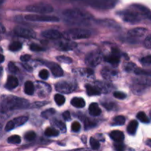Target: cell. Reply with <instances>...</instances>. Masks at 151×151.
I'll list each match as a JSON object with an SVG mask.
<instances>
[{
	"label": "cell",
	"instance_id": "1",
	"mask_svg": "<svg viewBox=\"0 0 151 151\" xmlns=\"http://www.w3.org/2000/svg\"><path fill=\"white\" fill-rule=\"evenodd\" d=\"M119 17L125 22L138 23L143 19H150V10L145 5L140 4H133L128 8L118 13Z\"/></svg>",
	"mask_w": 151,
	"mask_h": 151
},
{
	"label": "cell",
	"instance_id": "2",
	"mask_svg": "<svg viewBox=\"0 0 151 151\" xmlns=\"http://www.w3.org/2000/svg\"><path fill=\"white\" fill-rule=\"evenodd\" d=\"M29 107L28 100L15 96H2L1 99V111L4 113L8 111L27 109Z\"/></svg>",
	"mask_w": 151,
	"mask_h": 151
},
{
	"label": "cell",
	"instance_id": "3",
	"mask_svg": "<svg viewBox=\"0 0 151 151\" xmlns=\"http://www.w3.org/2000/svg\"><path fill=\"white\" fill-rule=\"evenodd\" d=\"M63 16L66 22L72 24H82L91 19L88 12L80 9H67L63 12Z\"/></svg>",
	"mask_w": 151,
	"mask_h": 151
},
{
	"label": "cell",
	"instance_id": "4",
	"mask_svg": "<svg viewBox=\"0 0 151 151\" xmlns=\"http://www.w3.org/2000/svg\"><path fill=\"white\" fill-rule=\"evenodd\" d=\"M151 86V79L147 77H139L134 78L131 88L134 94H141L144 92L147 87Z\"/></svg>",
	"mask_w": 151,
	"mask_h": 151
},
{
	"label": "cell",
	"instance_id": "5",
	"mask_svg": "<svg viewBox=\"0 0 151 151\" xmlns=\"http://www.w3.org/2000/svg\"><path fill=\"white\" fill-rule=\"evenodd\" d=\"M85 4L98 10H109L114 8L118 0H82Z\"/></svg>",
	"mask_w": 151,
	"mask_h": 151
},
{
	"label": "cell",
	"instance_id": "6",
	"mask_svg": "<svg viewBox=\"0 0 151 151\" xmlns=\"http://www.w3.org/2000/svg\"><path fill=\"white\" fill-rule=\"evenodd\" d=\"M91 33L89 30L83 28H74L66 31L63 34V36L68 39H83L88 38L91 36Z\"/></svg>",
	"mask_w": 151,
	"mask_h": 151
},
{
	"label": "cell",
	"instance_id": "7",
	"mask_svg": "<svg viewBox=\"0 0 151 151\" xmlns=\"http://www.w3.org/2000/svg\"><path fill=\"white\" fill-rule=\"evenodd\" d=\"M27 10L32 13H41V14H46V13H52L54 8L52 6L47 3H36V4L28 5L27 7Z\"/></svg>",
	"mask_w": 151,
	"mask_h": 151
},
{
	"label": "cell",
	"instance_id": "8",
	"mask_svg": "<svg viewBox=\"0 0 151 151\" xmlns=\"http://www.w3.org/2000/svg\"><path fill=\"white\" fill-rule=\"evenodd\" d=\"M103 60V55L100 51H92L85 58V63L90 67L98 66Z\"/></svg>",
	"mask_w": 151,
	"mask_h": 151
},
{
	"label": "cell",
	"instance_id": "9",
	"mask_svg": "<svg viewBox=\"0 0 151 151\" xmlns=\"http://www.w3.org/2000/svg\"><path fill=\"white\" fill-rule=\"evenodd\" d=\"M54 46L56 49L61 51H70V50H75L78 44L76 42L72 41L71 39H58L54 43Z\"/></svg>",
	"mask_w": 151,
	"mask_h": 151
},
{
	"label": "cell",
	"instance_id": "10",
	"mask_svg": "<svg viewBox=\"0 0 151 151\" xmlns=\"http://www.w3.org/2000/svg\"><path fill=\"white\" fill-rule=\"evenodd\" d=\"M24 19L29 22H58L59 18L54 16H46V15H26Z\"/></svg>",
	"mask_w": 151,
	"mask_h": 151
},
{
	"label": "cell",
	"instance_id": "11",
	"mask_svg": "<svg viewBox=\"0 0 151 151\" xmlns=\"http://www.w3.org/2000/svg\"><path fill=\"white\" fill-rule=\"evenodd\" d=\"M76 84L70 81H60L55 84V89L58 92L63 94H69L74 91L76 88Z\"/></svg>",
	"mask_w": 151,
	"mask_h": 151
},
{
	"label": "cell",
	"instance_id": "12",
	"mask_svg": "<svg viewBox=\"0 0 151 151\" xmlns=\"http://www.w3.org/2000/svg\"><path fill=\"white\" fill-rule=\"evenodd\" d=\"M14 32L18 36L24 38H29H29H34L36 36V34L32 29L24 27L18 26L15 27Z\"/></svg>",
	"mask_w": 151,
	"mask_h": 151
},
{
	"label": "cell",
	"instance_id": "13",
	"mask_svg": "<svg viewBox=\"0 0 151 151\" xmlns=\"http://www.w3.org/2000/svg\"><path fill=\"white\" fill-rule=\"evenodd\" d=\"M108 63H111L113 66H117L120 61V52L117 48H112L111 53L104 58Z\"/></svg>",
	"mask_w": 151,
	"mask_h": 151
},
{
	"label": "cell",
	"instance_id": "14",
	"mask_svg": "<svg viewBox=\"0 0 151 151\" xmlns=\"http://www.w3.org/2000/svg\"><path fill=\"white\" fill-rule=\"evenodd\" d=\"M119 75V72L111 67H104L101 70V75L105 80L112 81L116 79Z\"/></svg>",
	"mask_w": 151,
	"mask_h": 151
},
{
	"label": "cell",
	"instance_id": "15",
	"mask_svg": "<svg viewBox=\"0 0 151 151\" xmlns=\"http://www.w3.org/2000/svg\"><path fill=\"white\" fill-rule=\"evenodd\" d=\"M41 35L44 38H47V39H53L58 40L61 38L63 36V34L59 32L57 29H47V30L41 32Z\"/></svg>",
	"mask_w": 151,
	"mask_h": 151
},
{
	"label": "cell",
	"instance_id": "16",
	"mask_svg": "<svg viewBox=\"0 0 151 151\" xmlns=\"http://www.w3.org/2000/svg\"><path fill=\"white\" fill-rule=\"evenodd\" d=\"M147 32V29L144 27H137L128 31V35L131 38H142Z\"/></svg>",
	"mask_w": 151,
	"mask_h": 151
},
{
	"label": "cell",
	"instance_id": "17",
	"mask_svg": "<svg viewBox=\"0 0 151 151\" xmlns=\"http://www.w3.org/2000/svg\"><path fill=\"white\" fill-rule=\"evenodd\" d=\"M47 66H48V67L50 68V70H51L52 73L56 78H59V77H62L63 75V71L61 69L59 65L56 64L54 63H50L49 62V63H47Z\"/></svg>",
	"mask_w": 151,
	"mask_h": 151
},
{
	"label": "cell",
	"instance_id": "18",
	"mask_svg": "<svg viewBox=\"0 0 151 151\" xmlns=\"http://www.w3.org/2000/svg\"><path fill=\"white\" fill-rule=\"evenodd\" d=\"M96 86L101 90L103 93H109L114 89L113 86L108 82H102V81H97L96 82Z\"/></svg>",
	"mask_w": 151,
	"mask_h": 151
},
{
	"label": "cell",
	"instance_id": "19",
	"mask_svg": "<svg viewBox=\"0 0 151 151\" xmlns=\"http://www.w3.org/2000/svg\"><path fill=\"white\" fill-rule=\"evenodd\" d=\"M19 86V81L18 78L15 76L10 75L7 78V83L5 84V88L8 90H12L16 88Z\"/></svg>",
	"mask_w": 151,
	"mask_h": 151
},
{
	"label": "cell",
	"instance_id": "20",
	"mask_svg": "<svg viewBox=\"0 0 151 151\" xmlns=\"http://www.w3.org/2000/svg\"><path fill=\"white\" fill-rule=\"evenodd\" d=\"M97 22L100 24L106 27L115 28V29H119L120 28V26L116 22H115L114 20H111V19H102V20H99Z\"/></svg>",
	"mask_w": 151,
	"mask_h": 151
},
{
	"label": "cell",
	"instance_id": "21",
	"mask_svg": "<svg viewBox=\"0 0 151 151\" xmlns=\"http://www.w3.org/2000/svg\"><path fill=\"white\" fill-rule=\"evenodd\" d=\"M86 89L87 94L88 96H97L100 95L102 93L101 90L95 86H93L90 85V84H86L85 86Z\"/></svg>",
	"mask_w": 151,
	"mask_h": 151
},
{
	"label": "cell",
	"instance_id": "22",
	"mask_svg": "<svg viewBox=\"0 0 151 151\" xmlns=\"http://www.w3.org/2000/svg\"><path fill=\"white\" fill-rule=\"evenodd\" d=\"M110 137L111 139H113L114 142H122L125 139V136L124 134L120 131H113L110 133Z\"/></svg>",
	"mask_w": 151,
	"mask_h": 151
},
{
	"label": "cell",
	"instance_id": "23",
	"mask_svg": "<svg viewBox=\"0 0 151 151\" xmlns=\"http://www.w3.org/2000/svg\"><path fill=\"white\" fill-rule=\"evenodd\" d=\"M88 111H89L90 115L93 116H98L102 112L98 105L95 103H93L90 105L88 108Z\"/></svg>",
	"mask_w": 151,
	"mask_h": 151
},
{
	"label": "cell",
	"instance_id": "24",
	"mask_svg": "<svg viewBox=\"0 0 151 151\" xmlns=\"http://www.w3.org/2000/svg\"><path fill=\"white\" fill-rule=\"evenodd\" d=\"M71 104L75 108L82 109V108H83L86 106V102L81 97H74L71 100Z\"/></svg>",
	"mask_w": 151,
	"mask_h": 151
},
{
	"label": "cell",
	"instance_id": "25",
	"mask_svg": "<svg viewBox=\"0 0 151 151\" xmlns=\"http://www.w3.org/2000/svg\"><path fill=\"white\" fill-rule=\"evenodd\" d=\"M139 123L137 120H132L128 124V128H127V131L130 135H134L137 132V128H138Z\"/></svg>",
	"mask_w": 151,
	"mask_h": 151
},
{
	"label": "cell",
	"instance_id": "26",
	"mask_svg": "<svg viewBox=\"0 0 151 151\" xmlns=\"http://www.w3.org/2000/svg\"><path fill=\"white\" fill-rule=\"evenodd\" d=\"M35 91V86L31 81H27L24 83V92L27 95H32Z\"/></svg>",
	"mask_w": 151,
	"mask_h": 151
},
{
	"label": "cell",
	"instance_id": "27",
	"mask_svg": "<svg viewBox=\"0 0 151 151\" xmlns=\"http://www.w3.org/2000/svg\"><path fill=\"white\" fill-rule=\"evenodd\" d=\"M52 123L54 125L55 127L58 128L62 133H65L66 131V125H65L63 122H61V121L58 120V119H54L52 120Z\"/></svg>",
	"mask_w": 151,
	"mask_h": 151
},
{
	"label": "cell",
	"instance_id": "28",
	"mask_svg": "<svg viewBox=\"0 0 151 151\" xmlns=\"http://www.w3.org/2000/svg\"><path fill=\"white\" fill-rule=\"evenodd\" d=\"M97 125V121L94 119H90V118H86L84 120V126H85V129L88 130L90 128H92Z\"/></svg>",
	"mask_w": 151,
	"mask_h": 151
},
{
	"label": "cell",
	"instance_id": "29",
	"mask_svg": "<svg viewBox=\"0 0 151 151\" xmlns=\"http://www.w3.org/2000/svg\"><path fill=\"white\" fill-rule=\"evenodd\" d=\"M29 118L27 116H21L19 117H16L13 119L15 124H16V126H21V125H24V124L26 123L28 121Z\"/></svg>",
	"mask_w": 151,
	"mask_h": 151
},
{
	"label": "cell",
	"instance_id": "30",
	"mask_svg": "<svg viewBox=\"0 0 151 151\" xmlns=\"http://www.w3.org/2000/svg\"><path fill=\"white\" fill-rule=\"evenodd\" d=\"M123 69L127 72H135L137 69V65L132 62H128V63H125L123 66Z\"/></svg>",
	"mask_w": 151,
	"mask_h": 151
},
{
	"label": "cell",
	"instance_id": "31",
	"mask_svg": "<svg viewBox=\"0 0 151 151\" xmlns=\"http://www.w3.org/2000/svg\"><path fill=\"white\" fill-rule=\"evenodd\" d=\"M45 135L47 137H57L59 135V131H58L55 128H47L45 130V132H44Z\"/></svg>",
	"mask_w": 151,
	"mask_h": 151
},
{
	"label": "cell",
	"instance_id": "32",
	"mask_svg": "<svg viewBox=\"0 0 151 151\" xmlns=\"http://www.w3.org/2000/svg\"><path fill=\"white\" fill-rule=\"evenodd\" d=\"M125 123V117L124 116H116L113 119V125H123Z\"/></svg>",
	"mask_w": 151,
	"mask_h": 151
},
{
	"label": "cell",
	"instance_id": "33",
	"mask_svg": "<svg viewBox=\"0 0 151 151\" xmlns=\"http://www.w3.org/2000/svg\"><path fill=\"white\" fill-rule=\"evenodd\" d=\"M55 114V110L54 109H50L41 112V116L44 119H48V118L53 116V114Z\"/></svg>",
	"mask_w": 151,
	"mask_h": 151
},
{
	"label": "cell",
	"instance_id": "34",
	"mask_svg": "<svg viewBox=\"0 0 151 151\" xmlns=\"http://www.w3.org/2000/svg\"><path fill=\"white\" fill-rule=\"evenodd\" d=\"M137 117L139 120L141 121L143 123H149L150 122V119H148V117L145 114V113L143 111L139 112L137 115Z\"/></svg>",
	"mask_w": 151,
	"mask_h": 151
},
{
	"label": "cell",
	"instance_id": "35",
	"mask_svg": "<svg viewBox=\"0 0 151 151\" xmlns=\"http://www.w3.org/2000/svg\"><path fill=\"white\" fill-rule=\"evenodd\" d=\"M22 47V43H20L19 41H14L12 44H10V45L9 46V50L12 52H16L18 50H21Z\"/></svg>",
	"mask_w": 151,
	"mask_h": 151
},
{
	"label": "cell",
	"instance_id": "36",
	"mask_svg": "<svg viewBox=\"0 0 151 151\" xmlns=\"http://www.w3.org/2000/svg\"><path fill=\"white\" fill-rule=\"evenodd\" d=\"M55 102L56 103V104L58 106H63L64 104L65 101H66V99L65 97H63L62 94H57L55 95Z\"/></svg>",
	"mask_w": 151,
	"mask_h": 151
},
{
	"label": "cell",
	"instance_id": "37",
	"mask_svg": "<svg viewBox=\"0 0 151 151\" xmlns=\"http://www.w3.org/2000/svg\"><path fill=\"white\" fill-rule=\"evenodd\" d=\"M7 142L10 144L18 145L21 143V137L18 135H13L7 139Z\"/></svg>",
	"mask_w": 151,
	"mask_h": 151
},
{
	"label": "cell",
	"instance_id": "38",
	"mask_svg": "<svg viewBox=\"0 0 151 151\" xmlns=\"http://www.w3.org/2000/svg\"><path fill=\"white\" fill-rule=\"evenodd\" d=\"M57 60H58L59 62L63 63H72V59L70 58L69 57H67V56H64V55H60V56H58L56 58Z\"/></svg>",
	"mask_w": 151,
	"mask_h": 151
},
{
	"label": "cell",
	"instance_id": "39",
	"mask_svg": "<svg viewBox=\"0 0 151 151\" xmlns=\"http://www.w3.org/2000/svg\"><path fill=\"white\" fill-rule=\"evenodd\" d=\"M89 143L91 148L94 149V150H98L100 148V142L96 139H94V137H91L90 138Z\"/></svg>",
	"mask_w": 151,
	"mask_h": 151
},
{
	"label": "cell",
	"instance_id": "40",
	"mask_svg": "<svg viewBox=\"0 0 151 151\" xmlns=\"http://www.w3.org/2000/svg\"><path fill=\"white\" fill-rule=\"evenodd\" d=\"M35 137H36V134L33 131H28L24 135V139L27 141H32V140L35 139Z\"/></svg>",
	"mask_w": 151,
	"mask_h": 151
},
{
	"label": "cell",
	"instance_id": "41",
	"mask_svg": "<svg viewBox=\"0 0 151 151\" xmlns=\"http://www.w3.org/2000/svg\"><path fill=\"white\" fill-rule=\"evenodd\" d=\"M102 105H103V107L106 108L109 111L114 110L116 107V104L114 102H105V103H102Z\"/></svg>",
	"mask_w": 151,
	"mask_h": 151
},
{
	"label": "cell",
	"instance_id": "42",
	"mask_svg": "<svg viewBox=\"0 0 151 151\" xmlns=\"http://www.w3.org/2000/svg\"><path fill=\"white\" fill-rule=\"evenodd\" d=\"M29 49H30L32 52H41L45 50V49L40 47V46H38V44H31V45L29 46Z\"/></svg>",
	"mask_w": 151,
	"mask_h": 151
},
{
	"label": "cell",
	"instance_id": "43",
	"mask_svg": "<svg viewBox=\"0 0 151 151\" xmlns=\"http://www.w3.org/2000/svg\"><path fill=\"white\" fill-rule=\"evenodd\" d=\"M113 95L115 98L119 99V100H123L127 97L126 94L122 92V91H115V92H114Z\"/></svg>",
	"mask_w": 151,
	"mask_h": 151
},
{
	"label": "cell",
	"instance_id": "44",
	"mask_svg": "<svg viewBox=\"0 0 151 151\" xmlns=\"http://www.w3.org/2000/svg\"><path fill=\"white\" fill-rule=\"evenodd\" d=\"M15 126H16V124H15L14 121H13V120H10L9 121V122H7V123L6 124L5 128H4V129H5L6 131H11V130H13V128H15Z\"/></svg>",
	"mask_w": 151,
	"mask_h": 151
},
{
	"label": "cell",
	"instance_id": "45",
	"mask_svg": "<svg viewBox=\"0 0 151 151\" xmlns=\"http://www.w3.org/2000/svg\"><path fill=\"white\" fill-rule=\"evenodd\" d=\"M48 103L47 101H38L35 102L33 104H32V106H30V108H41L43 107V106H46V105Z\"/></svg>",
	"mask_w": 151,
	"mask_h": 151
},
{
	"label": "cell",
	"instance_id": "46",
	"mask_svg": "<svg viewBox=\"0 0 151 151\" xmlns=\"http://www.w3.org/2000/svg\"><path fill=\"white\" fill-rule=\"evenodd\" d=\"M39 77L42 80H47L49 78V72L47 69H42L39 72Z\"/></svg>",
	"mask_w": 151,
	"mask_h": 151
},
{
	"label": "cell",
	"instance_id": "47",
	"mask_svg": "<svg viewBox=\"0 0 151 151\" xmlns=\"http://www.w3.org/2000/svg\"><path fill=\"white\" fill-rule=\"evenodd\" d=\"M81 125L79 122H74L72 124V128H71V129H72V131H73V132H78V131H80V129H81Z\"/></svg>",
	"mask_w": 151,
	"mask_h": 151
},
{
	"label": "cell",
	"instance_id": "48",
	"mask_svg": "<svg viewBox=\"0 0 151 151\" xmlns=\"http://www.w3.org/2000/svg\"><path fill=\"white\" fill-rule=\"evenodd\" d=\"M8 70L9 72H11V73H16L18 71V68L14 63H12V62H10V63H8Z\"/></svg>",
	"mask_w": 151,
	"mask_h": 151
},
{
	"label": "cell",
	"instance_id": "49",
	"mask_svg": "<svg viewBox=\"0 0 151 151\" xmlns=\"http://www.w3.org/2000/svg\"><path fill=\"white\" fill-rule=\"evenodd\" d=\"M114 147L115 150L118 151L123 150L125 149V145L122 142H115V143L114 144Z\"/></svg>",
	"mask_w": 151,
	"mask_h": 151
},
{
	"label": "cell",
	"instance_id": "50",
	"mask_svg": "<svg viewBox=\"0 0 151 151\" xmlns=\"http://www.w3.org/2000/svg\"><path fill=\"white\" fill-rule=\"evenodd\" d=\"M141 62L144 65H150L151 64V55L146 56L141 59Z\"/></svg>",
	"mask_w": 151,
	"mask_h": 151
},
{
	"label": "cell",
	"instance_id": "51",
	"mask_svg": "<svg viewBox=\"0 0 151 151\" xmlns=\"http://www.w3.org/2000/svg\"><path fill=\"white\" fill-rule=\"evenodd\" d=\"M144 44L146 48L150 49L151 50V34L145 38V40L144 41Z\"/></svg>",
	"mask_w": 151,
	"mask_h": 151
},
{
	"label": "cell",
	"instance_id": "52",
	"mask_svg": "<svg viewBox=\"0 0 151 151\" xmlns=\"http://www.w3.org/2000/svg\"><path fill=\"white\" fill-rule=\"evenodd\" d=\"M31 58V56L29 55L26 54V55H22L20 58V60H22V62H27L30 60Z\"/></svg>",
	"mask_w": 151,
	"mask_h": 151
},
{
	"label": "cell",
	"instance_id": "53",
	"mask_svg": "<svg viewBox=\"0 0 151 151\" xmlns=\"http://www.w3.org/2000/svg\"><path fill=\"white\" fill-rule=\"evenodd\" d=\"M63 119L66 121H69L71 119V114L69 113V111H66L63 112Z\"/></svg>",
	"mask_w": 151,
	"mask_h": 151
},
{
	"label": "cell",
	"instance_id": "54",
	"mask_svg": "<svg viewBox=\"0 0 151 151\" xmlns=\"http://www.w3.org/2000/svg\"><path fill=\"white\" fill-rule=\"evenodd\" d=\"M22 66H23V67L24 68V69H26V70H27L28 72H32V68H31L30 66H29V65L25 64V63H23V64H22Z\"/></svg>",
	"mask_w": 151,
	"mask_h": 151
},
{
	"label": "cell",
	"instance_id": "55",
	"mask_svg": "<svg viewBox=\"0 0 151 151\" xmlns=\"http://www.w3.org/2000/svg\"><path fill=\"white\" fill-rule=\"evenodd\" d=\"M4 56H3V55H1V60H0V63H2V62L4 61Z\"/></svg>",
	"mask_w": 151,
	"mask_h": 151
},
{
	"label": "cell",
	"instance_id": "56",
	"mask_svg": "<svg viewBox=\"0 0 151 151\" xmlns=\"http://www.w3.org/2000/svg\"><path fill=\"white\" fill-rule=\"evenodd\" d=\"M4 27L2 24H1V33H4Z\"/></svg>",
	"mask_w": 151,
	"mask_h": 151
},
{
	"label": "cell",
	"instance_id": "57",
	"mask_svg": "<svg viewBox=\"0 0 151 151\" xmlns=\"http://www.w3.org/2000/svg\"><path fill=\"white\" fill-rule=\"evenodd\" d=\"M150 118H151V111H150Z\"/></svg>",
	"mask_w": 151,
	"mask_h": 151
}]
</instances>
